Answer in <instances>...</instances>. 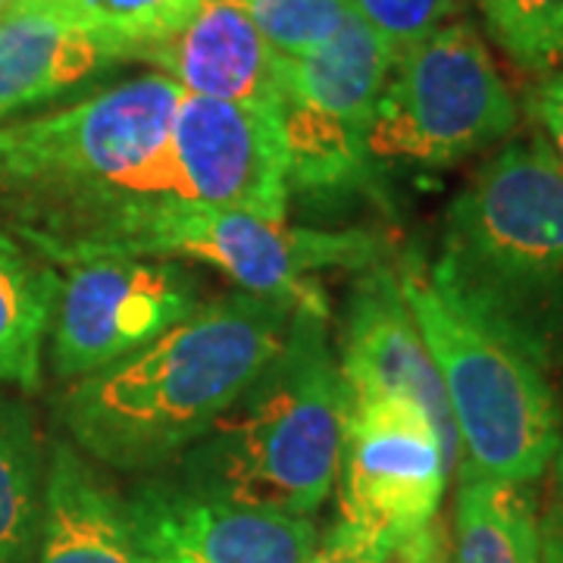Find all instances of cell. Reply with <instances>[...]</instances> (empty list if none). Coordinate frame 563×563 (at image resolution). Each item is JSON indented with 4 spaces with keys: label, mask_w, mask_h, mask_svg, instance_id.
Masks as SVG:
<instances>
[{
    "label": "cell",
    "mask_w": 563,
    "mask_h": 563,
    "mask_svg": "<svg viewBox=\"0 0 563 563\" xmlns=\"http://www.w3.org/2000/svg\"><path fill=\"white\" fill-rule=\"evenodd\" d=\"M291 310L242 288L203 301L139 354L69 383L57 404L69 444L125 473L169 466L273 361Z\"/></svg>",
    "instance_id": "obj_1"
},
{
    "label": "cell",
    "mask_w": 563,
    "mask_h": 563,
    "mask_svg": "<svg viewBox=\"0 0 563 563\" xmlns=\"http://www.w3.org/2000/svg\"><path fill=\"white\" fill-rule=\"evenodd\" d=\"M429 276L466 317L542 369L563 363V169L539 132L466 179Z\"/></svg>",
    "instance_id": "obj_2"
},
{
    "label": "cell",
    "mask_w": 563,
    "mask_h": 563,
    "mask_svg": "<svg viewBox=\"0 0 563 563\" xmlns=\"http://www.w3.org/2000/svg\"><path fill=\"white\" fill-rule=\"evenodd\" d=\"M344 417L329 307L298 303L273 361L169 473L229 501L313 517L335 485Z\"/></svg>",
    "instance_id": "obj_3"
},
{
    "label": "cell",
    "mask_w": 563,
    "mask_h": 563,
    "mask_svg": "<svg viewBox=\"0 0 563 563\" xmlns=\"http://www.w3.org/2000/svg\"><path fill=\"white\" fill-rule=\"evenodd\" d=\"M22 239L54 266L113 257L203 263L242 291L298 303H325L322 269H363L383 261V242L361 229H298L244 210L176 198H110L38 213Z\"/></svg>",
    "instance_id": "obj_4"
},
{
    "label": "cell",
    "mask_w": 563,
    "mask_h": 563,
    "mask_svg": "<svg viewBox=\"0 0 563 563\" xmlns=\"http://www.w3.org/2000/svg\"><path fill=\"white\" fill-rule=\"evenodd\" d=\"M398 282L442 379L461 444V483H536L563 432L548 369L448 301L417 251L398 263Z\"/></svg>",
    "instance_id": "obj_5"
},
{
    "label": "cell",
    "mask_w": 563,
    "mask_h": 563,
    "mask_svg": "<svg viewBox=\"0 0 563 563\" xmlns=\"http://www.w3.org/2000/svg\"><path fill=\"white\" fill-rule=\"evenodd\" d=\"M163 73L103 88L85 101L0 122V185L41 213L110 198H166V147L181 101Z\"/></svg>",
    "instance_id": "obj_6"
},
{
    "label": "cell",
    "mask_w": 563,
    "mask_h": 563,
    "mask_svg": "<svg viewBox=\"0 0 563 563\" xmlns=\"http://www.w3.org/2000/svg\"><path fill=\"white\" fill-rule=\"evenodd\" d=\"M517 101L483 35L466 20L435 29L395 57L366 135L376 169H444L510 139Z\"/></svg>",
    "instance_id": "obj_7"
},
{
    "label": "cell",
    "mask_w": 563,
    "mask_h": 563,
    "mask_svg": "<svg viewBox=\"0 0 563 563\" xmlns=\"http://www.w3.org/2000/svg\"><path fill=\"white\" fill-rule=\"evenodd\" d=\"M395 57L357 13L317 51L298 60L282 57L276 122L291 191L357 188L376 169L366 135Z\"/></svg>",
    "instance_id": "obj_8"
},
{
    "label": "cell",
    "mask_w": 563,
    "mask_h": 563,
    "mask_svg": "<svg viewBox=\"0 0 563 563\" xmlns=\"http://www.w3.org/2000/svg\"><path fill=\"white\" fill-rule=\"evenodd\" d=\"M451 473L442 435L420 404L395 395L347 401L332 526L366 542L413 536L439 520Z\"/></svg>",
    "instance_id": "obj_9"
},
{
    "label": "cell",
    "mask_w": 563,
    "mask_h": 563,
    "mask_svg": "<svg viewBox=\"0 0 563 563\" xmlns=\"http://www.w3.org/2000/svg\"><path fill=\"white\" fill-rule=\"evenodd\" d=\"M201 282L181 261L113 257L66 266L51 320V366L63 383L139 354L201 307Z\"/></svg>",
    "instance_id": "obj_10"
},
{
    "label": "cell",
    "mask_w": 563,
    "mask_h": 563,
    "mask_svg": "<svg viewBox=\"0 0 563 563\" xmlns=\"http://www.w3.org/2000/svg\"><path fill=\"white\" fill-rule=\"evenodd\" d=\"M166 198L285 220L291 188L276 113L181 95L166 147Z\"/></svg>",
    "instance_id": "obj_11"
},
{
    "label": "cell",
    "mask_w": 563,
    "mask_h": 563,
    "mask_svg": "<svg viewBox=\"0 0 563 563\" xmlns=\"http://www.w3.org/2000/svg\"><path fill=\"white\" fill-rule=\"evenodd\" d=\"M141 563H307L320 544L310 517L229 501L173 476L125 498Z\"/></svg>",
    "instance_id": "obj_12"
},
{
    "label": "cell",
    "mask_w": 563,
    "mask_h": 563,
    "mask_svg": "<svg viewBox=\"0 0 563 563\" xmlns=\"http://www.w3.org/2000/svg\"><path fill=\"white\" fill-rule=\"evenodd\" d=\"M335 361L347 401L395 395L420 404L442 435L448 461L457 470V429L448 410L439 369L404 301L395 266L376 261L357 269V282L344 303Z\"/></svg>",
    "instance_id": "obj_13"
},
{
    "label": "cell",
    "mask_w": 563,
    "mask_h": 563,
    "mask_svg": "<svg viewBox=\"0 0 563 563\" xmlns=\"http://www.w3.org/2000/svg\"><path fill=\"white\" fill-rule=\"evenodd\" d=\"M129 60L120 44L57 0H10L0 10V122L63 98Z\"/></svg>",
    "instance_id": "obj_14"
},
{
    "label": "cell",
    "mask_w": 563,
    "mask_h": 563,
    "mask_svg": "<svg viewBox=\"0 0 563 563\" xmlns=\"http://www.w3.org/2000/svg\"><path fill=\"white\" fill-rule=\"evenodd\" d=\"M144 60L161 66L185 95L276 113L282 57L239 0H201L191 20L154 44Z\"/></svg>",
    "instance_id": "obj_15"
},
{
    "label": "cell",
    "mask_w": 563,
    "mask_h": 563,
    "mask_svg": "<svg viewBox=\"0 0 563 563\" xmlns=\"http://www.w3.org/2000/svg\"><path fill=\"white\" fill-rule=\"evenodd\" d=\"M38 563H141L125 498L69 442H57L44 466Z\"/></svg>",
    "instance_id": "obj_16"
},
{
    "label": "cell",
    "mask_w": 563,
    "mask_h": 563,
    "mask_svg": "<svg viewBox=\"0 0 563 563\" xmlns=\"http://www.w3.org/2000/svg\"><path fill=\"white\" fill-rule=\"evenodd\" d=\"M60 295L57 266L0 229V383L20 391L41 385V357Z\"/></svg>",
    "instance_id": "obj_17"
},
{
    "label": "cell",
    "mask_w": 563,
    "mask_h": 563,
    "mask_svg": "<svg viewBox=\"0 0 563 563\" xmlns=\"http://www.w3.org/2000/svg\"><path fill=\"white\" fill-rule=\"evenodd\" d=\"M454 563H542L532 485L466 479L454 507Z\"/></svg>",
    "instance_id": "obj_18"
},
{
    "label": "cell",
    "mask_w": 563,
    "mask_h": 563,
    "mask_svg": "<svg viewBox=\"0 0 563 563\" xmlns=\"http://www.w3.org/2000/svg\"><path fill=\"white\" fill-rule=\"evenodd\" d=\"M44 514V461L32 413L0 398V563H32Z\"/></svg>",
    "instance_id": "obj_19"
},
{
    "label": "cell",
    "mask_w": 563,
    "mask_h": 563,
    "mask_svg": "<svg viewBox=\"0 0 563 563\" xmlns=\"http://www.w3.org/2000/svg\"><path fill=\"white\" fill-rule=\"evenodd\" d=\"M485 32L532 76L563 73V0H476Z\"/></svg>",
    "instance_id": "obj_20"
},
{
    "label": "cell",
    "mask_w": 563,
    "mask_h": 563,
    "mask_svg": "<svg viewBox=\"0 0 563 563\" xmlns=\"http://www.w3.org/2000/svg\"><path fill=\"white\" fill-rule=\"evenodd\" d=\"M76 20L98 35L120 44L129 60H144V54L166 41L176 29L191 20L201 0H57Z\"/></svg>",
    "instance_id": "obj_21"
},
{
    "label": "cell",
    "mask_w": 563,
    "mask_h": 563,
    "mask_svg": "<svg viewBox=\"0 0 563 563\" xmlns=\"http://www.w3.org/2000/svg\"><path fill=\"white\" fill-rule=\"evenodd\" d=\"M263 41L285 57L298 60L322 47L357 10L351 0H239Z\"/></svg>",
    "instance_id": "obj_22"
},
{
    "label": "cell",
    "mask_w": 563,
    "mask_h": 563,
    "mask_svg": "<svg viewBox=\"0 0 563 563\" xmlns=\"http://www.w3.org/2000/svg\"><path fill=\"white\" fill-rule=\"evenodd\" d=\"M307 563H451V542L442 520L395 542H366L332 526Z\"/></svg>",
    "instance_id": "obj_23"
},
{
    "label": "cell",
    "mask_w": 563,
    "mask_h": 563,
    "mask_svg": "<svg viewBox=\"0 0 563 563\" xmlns=\"http://www.w3.org/2000/svg\"><path fill=\"white\" fill-rule=\"evenodd\" d=\"M373 32H379L395 54L429 38L435 29L461 16L463 0H351Z\"/></svg>",
    "instance_id": "obj_24"
},
{
    "label": "cell",
    "mask_w": 563,
    "mask_h": 563,
    "mask_svg": "<svg viewBox=\"0 0 563 563\" xmlns=\"http://www.w3.org/2000/svg\"><path fill=\"white\" fill-rule=\"evenodd\" d=\"M526 117L563 169V73L542 76L526 91Z\"/></svg>",
    "instance_id": "obj_25"
},
{
    "label": "cell",
    "mask_w": 563,
    "mask_h": 563,
    "mask_svg": "<svg viewBox=\"0 0 563 563\" xmlns=\"http://www.w3.org/2000/svg\"><path fill=\"white\" fill-rule=\"evenodd\" d=\"M539 539H542V563H563V520L554 504H544L539 517Z\"/></svg>",
    "instance_id": "obj_26"
},
{
    "label": "cell",
    "mask_w": 563,
    "mask_h": 563,
    "mask_svg": "<svg viewBox=\"0 0 563 563\" xmlns=\"http://www.w3.org/2000/svg\"><path fill=\"white\" fill-rule=\"evenodd\" d=\"M554 488H551V498L548 501L554 504V510L561 514L563 520V432H561V444H558V451H554Z\"/></svg>",
    "instance_id": "obj_27"
},
{
    "label": "cell",
    "mask_w": 563,
    "mask_h": 563,
    "mask_svg": "<svg viewBox=\"0 0 563 563\" xmlns=\"http://www.w3.org/2000/svg\"><path fill=\"white\" fill-rule=\"evenodd\" d=\"M7 3H10V0H0V10H3V7H7Z\"/></svg>",
    "instance_id": "obj_28"
}]
</instances>
